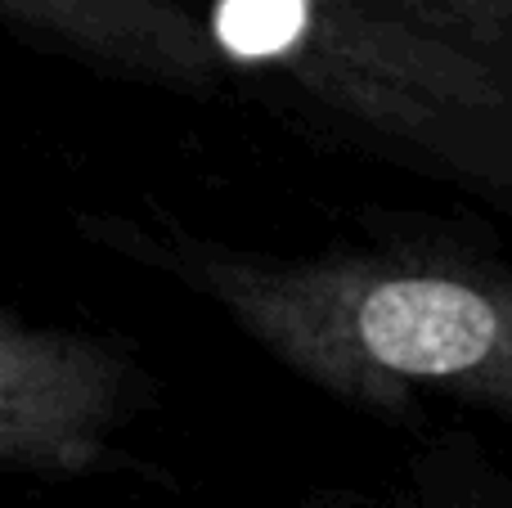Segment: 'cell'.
<instances>
[{
	"label": "cell",
	"instance_id": "cell-5",
	"mask_svg": "<svg viewBox=\"0 0 512 508\" xmlns=\"http://www.w3.org/2000/svg\"><path fill=\"white\" fill-rule=\"evenodd\" d=\"M512 81V0H369Z\"/></svg>",
	"mask_w": 512,
	"mask_h": 508
},
{
	"label": "cell",
	"instance_id": "cell-2",
	"mask_svg": "<svg viewBox=\"0 0 512 508\" xmlns=\"http://www.w3.org/2000/svg\"><path fill=\"white\" fill-rule=\"evenodd\" d=\"M230 72L270 77L423 171L512 203V81L369 0H207Z\"/></svg>",
	"mask_w": 512,
	"mask_h": 508
},
{
	"label": "cell",
	"instance_id": "cell-6",
	"mask_svg": "<svg viewBox=\"0 0 512 508\" xmlns=\"http://www.w3.org/2000/svg\"><path fill=\"white\" fill-rule=\"evenodd\" d=\"M391 508H512V491H490V486H427L423 495L391 504Z\"/></svg>",
	"mask_w": 512,
	"mask_h": 508
},
{
	"label": "cell",
	"instance_id": "cell-1",
	"mask_svg": "<svg viewBox=\"0 0 512 508\" xmlns=\"http://www.w3.org/2000/svg\"><path fill=\"white\" fill-rule=\"evenodd\" d=\"M301 383L360 410L459 401L512 428V275L441 252L252 257L135 239Z\"/></svg>",
	"mask_w": 512,
	"mask_h": 508
},
{
	"label": "cell",
	"instance_id": "cell-3",
	"mask_svg": "<svg viewBox=\"0 0 512 508\" xmlns=\"http://www.w3.org/2000/svg\"><path fill=\"white\" fill-rule=\"evenodd\" d=\"M140 401L144 374L113 338L0 306V477L104 473Z\"/></svg>",
	"mask_w": 512,
	"mask_h": 508
},
{
	"label": "cell",
	"instance_id": "cell-4",
	"mask_svg": "<svg viewBox=\"0 0 512 508\" xmlns=\"http://www.w3.org/2000/svg\"><path fill=\"white\" fill-rule=\"evenodd\" d=\"M0 27L108 77L180 95H216L230 77L185 0H0Z\"/></svg>",
	"mask_w": 512,
	"mask_h": 508
}]
</instances>
